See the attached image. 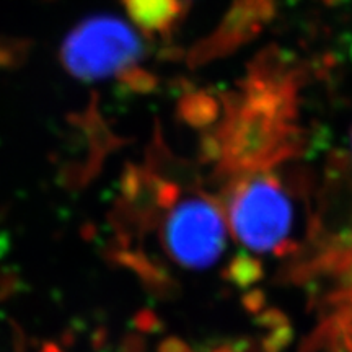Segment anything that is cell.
Returning <instances> with one entry per match:
<instances>
[{
  "label": "cell",
  "mask_w": 352,
  "mask_h": 352,
  "mask_svg": "<svg viewBox=\"0 0 352 352\" xmlns=\"http://www.w3.org/2000/svg\"><path fill=\"white\" fill-rule=\"evenodd\" d=\"M144 54L138 34L113 16L88 19L72 30L63 46L64 65L80 80L132 77Z\"/></svg>",
  "instance_id": "cell-1"
},
{
  "label": "cell",
  "mask_w": 352,
  "mask_h": 352,
  "mask_svg": "<svg viewBox=\"0 0 352 352\" xmlns=\"http://www.w3.org/2000/svg\"><path fill=\"white\" fill-rule=\"evenodd\" d=\"M228 222L245 246L272 252L283 246L292 232V199L274 176L252 175L233 189Z\"/></svg>",
  "instance_id": "cell-2"
},
{
  "label": "cell",
  "mask_w": 352,
  "mask_h": 352,
  "mask_svg": "<svg viewBox=\"0 0 352 352\" xmlns=\"http://www.w3.org/2000/svg\"><path fill=\"white\" fill-rule=\"evenodd\" d=\"M164 241L171 258L186 267H208L226 246V223L214 202L189 197L166 219Z\"/></svg>",
  "instance_id": "cell-3"
},
{
  "label": "cell",
  "mask_w": 352,
  "mask_h": 352,
  "mask_svg": "<svg viewBox=\"0 0 352 352\" xmlns=\"http://www.w3.org/2000/svg\"><path fill=\"white\" fill-rule=\"evenodd\" d=\"M127 13L147 33L165 34L183 15V0H122Z\"/></svg>",
  "instance_id": "cell-4"
}]
</instances>
